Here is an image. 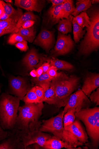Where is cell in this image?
I'll return each mask as SVG.
<instances>
[{"label": "cell", "instance_id": "obj_22", "mask_svg": "<svg viewBox=\"0 0 99 149\" xmlns=\"http://www.w3.org/2000/svg\"><path fill=\"white\" fill-rule=\"evenodd\" d=\"M50 66H53L58 70L69 71L73 70L74 68V67L72 65L64 61L52 58L50 59Z\"/></svg>", "mask_w": 99, "mask_h": 149}, {"label": "cell", "instance_id": "obj_41", "mask_svg": "<svg viewBox=\"0 0 99 149\" xmlns=\"http://www.w3.org/2000/svg\"><path fill=\"white\" fill-rule=\"evenodd\" d=\"M36 70L37 74V77H39L44 73L43 69L42 66L39 67Z\"/></svg>", "mask_w": 99, "mask_h": 149}, {"label": "cell", "instance_id": "obj_46", "mask_svg": "<svg viewBox=\"0 0 99 149\" xmlns=\"http://www.w3.org/2000/svg\"><path fill=\"white\" fill-rule=\"evenodd\" d=\"M92 4H98L99 3V0H92L91 1Z\"/></svg>", "mask_w": 99, "mask_h": 149}, {"label": "cell", "instance_id": "obj_25", "mask_svg": "<svg viewBox=\"0 0 99 149\" xmlns=\"http://www.w3.org/2000/svg\"><path fill=\"white\" fill-rule=\"evenodd\" d=\"M18 22L9 18L6 20H0V29L9 33L15 31Z\"/></svg>", "mask_w": 99, "mask_h": 149}, {"label": "cell", "instance_id": "obj_8", "mask_svg": "<svg viewBox=\"0 0 99 149\" xmlns=\"http://www.w3.org/2000/svg\"><path fill=\"white\" fill-rule=\"evenodd\" d=\"M91 102L82 89H80L71 95L68 102L64 107L63 111L64 114L72 109L75 110V113L83 108H89L90 107Z\"/></svg>", "mask_w": 99, "mask_h": 149}, {"label": "cell", "instance_id": "obj_39", "mask_svg": "<svg viewBox=\"0 0 99 149\" xmlns=\"http://www.w3.org/2000/svg\"><path fill=\"white\" fill-rule=\"evenodd\" d=\"M66 1V0H50L48 1L52 4V6L63 4Z\"/></svg>", "mask_w": 99, "mask_h": 149}, {"label": "cell", "instance_id": "obj_43", "mask_svg": "<svg viewBox=\"0 0 99 149\" xmlns=\"http://www.w3.org/2000/svg\"><path fill=\"white\" fill-rule=\"evenodd\" d=\"M30 74L33 78H35L37 77V74L36 70H32L30 72Z\"/></svg>", "mask_w": 99, "mask_h": 149}, {"label": "cell", "instance_id": "obj_42", "mask_svg": "<svg viewBox=\"0 0 99 149\" xmlns=\"http://www.w3.org/2000/svg\"><path fill=\"white\" fill-rule=\"evenodd\" d=\"M5 13L4 9L1 3V1H0V18L4 15Z\"/></svg>", "mask_w": 99, "mask_h": 149}, {"label": "cell", "instance_id": "obj_14", "mask_svg": "<svg viewBox=\"0 0 99 149\" xmlns=\"http://www.w3.org/2000/svg\"><path fill=\"white\" fill-rule=\"evenodd\" d=\"M45 1L40 0H15V5L28 11L40 12L44 7Z\"/></svg>", "mask_w": 99, "mask_h": 149}, {"label": "cell", "instance_id": "obj_19", "mask_svg": "<svg viewBox=\"0 0 99 149\" xmlns=\"http://www.w3.org/2000/svg\"><path fill=\"white\" fill-rule=\"evenodd\" d=\"M73 18V17L71 15L67 19H60L57 26L59 31L64 35L71 33Z\"/></svg>", "mask_w": 99, "mask_h": 149}, {"label": "cell", "instance_id": "obj_16", "mask_svg": "<svg viewBox=\"0 0 99 149\" xmlns=\"http://www.w3.org/2000/svg\"><path fill=\"white\" fill-rule=\"evenodd\" d=\"M63 4L51 7L48 10L46 15V21L48 25L53 26L58 23L60 20V18Z\"/></svg>", "mask_w": 99, "mask_h": 149}, {"label": "cell", "instance_id": "obj_48", "mask_svg": "<svg viewBox=\"0 0 99 149\" xmlns=\"http://www.w3.org/2000/svg\"><path fill=\"white\" fill-rule=\"evenodd\" d=\"M0 69H1V70L3 72V75H4V72H3V70H2V67H1V65H0Z\"/></svg>", "mask_w": 99, "mask_h": 149}, {"label": "cell", "instance_id": "obj_3", "mask_svg": "<svg viewBox=\"0 0 99 149\" xmlns=\"http://www.w3.org/2000/svg\"><path fill=\"white\" fill-rule=\"evenodd\" d=\"M87 11L90 23L80 45L79 52L88 56L99 48V10L97 7H91Z\"/></svg>", "mask_w": 99, "mask_h": 149}, {"label": "cell", "instance_id": "obj_27", "mask_svg": "<svg viewBox=\"0 0 99 149\" xmlns=\"http://www.w3.org/2000/svg\"><path fill=\"white\" fill-rule=\"evenodd\" d=\"M75 17L77 23L83 29L85 27L87 28L90 23L89 17L86 11L80 13Z\"/></svg>", "mask_w": 99, "mask_h": 149}, {"label": "cell", "instance_id": "obj_47", "mask_svg": "<svg viewBox=\"0 0 99 149\" xmlns=\"http://www.w3.org/2000/svg\"><path fill=\"white\" fill-rule=\"evenodd\" d=\"M5 2H6L7 3H9V4H13V2L12 0H5L4 1Z\"/></svg>", "mask_w": 99, "mask_h": 149}, {"label": "cell", "instance_id": "obj_4", "mask_svg": "<svg viewBox=\"0 0 99 149\" xmlns=\"http://www.w3.org/2000/svg\"><path fill=\"white\" fill-rule=\"evenodd\" d=\"M20 100L7 93L0 96V125L5 130L15 128Z\"/></svg>", "mask_w": 99, "mask_h": 149}, {"label": "cell", "instance_id": "obj_31", "mask_svg": "<svg viewBox=\"0 0 99 149\" xmlns=\"http://www.w3.org/2000/svg\"><path fill=\"white\" fill-rule=\"evenodd\" d=\"M39 56V55L37 51L34 48H33L27 53L24 58L23 60V63L26 66Z\"/></svg>", "mask_w": 99, "mask_h": 149}, {"label": "cell", "instance_id": "obj_34", "mask_svg": "<svg viewBox=\"0 0 99 149\" xmlns=\"http://www.w3.org/2000/svg\"><path fill=\"white\" fill-rule=\"evenodd\" d=\"M90 100L96 104V106L99 105V88H97L96 91H93L91 93L89 97Z\"/></svg>", "mask_w": 99, "mask_h": 149}, {"label": "cell", "instance_id": "obj_20", "mask_svg": "<svg viewBox=\"0 0 99 149\" xmlns=\"http://www.w3.org/2000/svg\"><path fill=\"white\" fill-rule=\"evenodd\" d=\"M75 9L73 1L72 0H66V1L63 4L60 15V19H68L70 15H72Z\"/></svg>", "mask_w": 99, "mask_h": 149}, {"label": "cell", "instance_id": "obj_38", "mask_svg": "<svg viewBox=\"0 0 99 149\" xmlns=\"http://www.w3.org/2000/svg\"><path fill=\"white\" fill-rule=\"evenodd\" d=\"M35 22V21L29 20L25 22L22 25L21 28L24 29L29 28L33 26Z\"/></svg>", "mask_w": 99, "mask_h": 149}, {"label": "cell", "instance_id": "obj_33", "mask_svg": "<svg viewBox=\"0 0 99 149\" xmlns=\"http://www.w3.org/2000/svg\"><path fill=\"white\" fill-rule=\"evenodd\" d=\"M35 93L39 102H43L45 94L44 90L42 88L38 86H35Z\"/></svg>", "mask_w": 99, "mask_h": 149}, {"label": "cell", "instance_id": "obj_21", "mask_svg": "<svg viewBox=\"0 0 99 149\" xmlns=\"http://www.w3.org/2000/svg\"><path fill=\"white\" fill-rule=\"evenodd\" d=\"M17 33L21 36L24 40L30 43L34 41L36 37V32L33 26L26 29L21 27Z\"/></svg>", "mask_w": 99, "mask_h": 149}, {"label": "cell", "instance_id": "obj_36", "mask_svg": "<svg viewBox=\"0 0 99 149\" xmlns=\"http://www.w3.org/2000/svg\"><path fill=\"white\" fill-rule=\"evenodd\" d=\"M17 48L22 51L26 52L29 49L27 42L25 40L18 42L15 45Z\"/></svg>", "mask_w": 99, "mask_h": 149}, {"label": "cell", "instance_id": "obj_45", "mask_svg": "<svg viewBox=\"0 0 99 149\" xmlns=\"http://www.w3.org/2000/svg\"><path fill=\"white\" fill-rule=\"evenodd\" d=\"M8 34V33L0 29V37Z\"/></svg>", "mask_w": 99, "mask_h": 149}, {"label": "cell", "instance_id": "obj_12", "mask_svg": "<svg viewBox=\"0 0 99 149\" xmlns=\"http://www.w3.org/2000/svg\"><path fill=\"white\" fill-rule=\"evenodd\" d=\"M0 149H24L21 132L14 128L9 131L8 137L0 142Z\"/></svg>", "mask_w": 99, "mask_h": 149}, {"label": "cell", "instance_id": "obj_26", "mask_svg": "<svg viewBox=\"0 0 99 149\" xmlns=\"http://www.w3.org/2000/svg\"><path fill=\"white\" fill-rule=\"evenodd\" d=\"M72 25L73 29L74 40L75 43L80 42V40L83 37V36L86 33V31L83 30L77 23L75 17H73Z\"/></svg>", "mask_w": 99, "mask_h": 149}, {"label": "cell", "instance_id": "obj_10", "mask_svg": "<svg viewBox=\"0 0 99 149\" xmlns=\"http://www.w3.org/2000/svg\"><path fill=\"white\" fill-rule=\"evenodd\" d=\"M10 92L23 100L27 93L32 87L30 83L24 78L11 77L9 80Z\"/></svg>", "mask_w": 99, "mask_h": 149}, {"label": "cell", "instance_id": "obj_6", "mask_svg": "<svg viewBox=\"0 0 99 149\" xmlns=\"http://www.w3.org/2000/svg\"><path fill=\"white\" fill-rule=\"evenodd\" d=\"M89 137L80 120L76 119L71 125L64 128L62 140L70 147L75 149L89 142Z\"/></svg>", "mask_w": 99, "mask_h": 149}, {"label": "cell", "instance_id": "obj_28", "mask_svg": "<svg viewBox=\"0 0 99 149\" xmlns=\"http://www.w3.org/2000/svg\"><path fill=\"white\" fill-rule=\"evenodd\" d=\"M23 100L26 104L40 103L35 93V86L28 91Z\"/></svg>", "mask_w": 99, "mask_h": 149}, {"label": "cell", "instance_id": "obj_15", "mask_svg": "<svg viewBox=\"0 0 99 149\" xmlns=\"http://www.w3.org/2000/svg\"><path fill=\"white\" fill-rule=\"evenodd\" d=\"M99 87V74L91 73L88 75L84 79L82 90L89 98L92 92Z\"/></svg>", "mask_w": 99, "mask_h": 149}, {"label": "cell", "instance_id": "obj_29", "mask_svg": "<svg viewBox=\"0 0 99 149\" xmlns=\"http://www.w3.org/2000/svg\"><path fill=\"white\" fill-rule=\"evenodd\" d=\"M75 114V110L72 109L69 110L64 114L63 118L64 128L71 125L74 123L76 119Z\"/></svg>", "mask_w": 99, "mask_h": 149}, {"label": "cell", "instance_id": "obj_23", "mask_svg": "<svg viewBox=\"0 0 99 149\" xmlns=\"http://www.w3.org/2000/svg\"><path fill=\"white\" fill-rule=\"evenodd\" d=\"M91 1L90 0H80L78 1L76 4V8L72 15L74 17L78 16L82 12L86 11L92 7Z\"/></svg>", "mask_w": 99, "mask_h": 149}, {"label": "cell", "instance_id": "obj_1", "mask_svg": "<svg viewBox=\"0 0 99 149\" xmlns=\"http://www.w3.org/2000/svg\"><path fill=\"white\" fill-rule=\"evenodd\" d=\"M44 107L43 102L25 104L19 107L15 128L24 135L39 129L42 124L39 119Z\"/></svg>", "mask_w": 99, "mask_h": 149}, {"label": "cell", "instance_id": "obj_37", "mask_svg": "<svg viewBox=\"0 0 99 149\" xmlns=\"http://www.w3.org/2000/svg\"><path fill=\"white\" fill-rule=\"evenodd\" d=\"M9 135V131L3 130L0 125V142L7 138Z\"/></svg>", "mask_w": 99, "mask_h": 149}, {"label": "cell", "instance_id": "obj_32", "mask_svg": "<svg viewBox=\"0 0 99 149\" xmlns=\"http://www.w3.org/2000/svg\"><path fill=\"white\" fill-rule=\"evenodd\" d=\"M24 40L23 38L17 33H12L7 41L8 44L14 45Z\"/></svg>", "mask_w": 99, "mask_h": 149}, {"label": "cell", "instance_id": "obj_7", "mask_svg": "<svg viewBox=\"0 0 99 149\" xmlns=\"http://www.w3.org/2000/svg\"><path fill=\"white\" fill-rule=\"evenodd\" d=\"M64 114L63 111L55 116L48 120H42L39 130L42 132L51 133L56 138L62 140L64 130L63 122Z\"/></svg>", "mask_w": 99, "mask_h": 149}, {"label": "cell", "instance_id": "obj_13", "mask_svg": "<svg viewBox=\"0 0 99 149\" xmlns=\"http://www.w3.org/2000/svg\"><path fill=\"white\" fill-rule=\"evenodd\" d=\"M55 43L54 33L46 30L43 29L35 39L34 44L38 46L48 53L53 47Z\"/></svg>", "mask_w": 99, "mask_h": 149}, {"label": "cell", "instance_id": "obj_40", "mask_svg": "<svg viewBox=\"0 0 99 149\" xmlns=\"http://www.w3.org/2000/svg\"><path fill=\"white\" fill-rule=\"evenodd\" d=\"M47 62L44 63L41 65L43 69L44 73H46L50 67V59H47Z\"/></svg>", "mask_w": 99, "mask_h": 149}, {"label": "cell", "instance_id": "obj_17", "mask_svg": "<svg viewBox=\"0 0 99 149\" xmlns=\"http://www.w3.org/2000/svg\"><path fill=\"white\" fill-rule=\"evenodd\" d=\"M52 80L53 79L46 73H43L38 77L33 78L31 81L36 86L43 88L45 92L50 87Z\"/></svg>", "mask_w": 99, "mask_h": 149}, {"label": "cell", "instance_id": "obj_30", "mask_svg": "<svg viewBox=\"0 0 99 149\" xmlns=\"http://www.w3.org/2000/svg\"><path fill=\"white\" fill-rule=\"evenodd\" d=\"M55 92L53 87H50L45 92L43 102H46L49 104L53 105L55 99Z\"/></svg>", "mask_w": 99, "mask_h": 149}, {"label": "cell", "instance_id": "obj_2", "mask_svg": "<svg viewBox=\"0 0 99 149\" xmlns=\"http://www.w3.org/2000/svg\"><path fill=\"white\" fill-rule=\"evenodd\" d=\"M80 81V78L75 75L68 76L63 72L59 73L51 84L55 92L53 105L58 108L65 107L73 93L78 88Z\"/></svg>", "mask_w": 99, "mask_h": 149}, {"label": "cell", "instance_id": "obj_11", "mask_svg": "<svg viewBox=\"0 0 99 149\" xmlns=\"http://www.w3.org/2000/svg\"><path fill=\"white\" fill-rule=\"evenodd\" d=\"M52 136L50 134L40 131L39 129L30 132L27 135L21 133V140L24 149L34 144H37L43 148L46 142Z\"/></svg>", "mask_w": 99, "mask_h": 149}, {"label": "cell", "instance_id": "obj_5", "mask_svg": "<svg viewBox=\"0 0 99 149\" xmlns=\"http://www.w3.org/2000/svg\"><path fill=\"white\" fill-rule=\"evenodd\" d=\"M76 118L86 126V132L91 140L85 144L91 149H98L99 145V107L83 108L75 113Z\"/></svg>", "mask_w": 99, "mask_h": 149}, {"label": "cell", "instance_id": "obj_18", "mask_svg": "<svg viewBox=\"0 0 99 149\" xmlns=\"http://www.w3.org/2000/svg\"><path fill=\"white\" fill-rule=\"evenodd\" d=\"M63 148L69 149V146L64 141L52 135L51 138L47 141L43 148L45 149H60Z\"/></svg>", "mask_w": 99, "mask_h": 149}, {"label": "cell", "instance_id": "obj_35", "mask_svg": "<svg viewBox=\"0 0 99 149\" xmlns=\"http://www.w3.org/2000/svg\"><path fill=\"white\" fill-rule=\"evenodd\" d=\"M58 70L55 67L53 66H50L46 73L53 79L57 76L59 74Z\"/></svg>", "mask_w": 99, "mask_h": 149}, {"label": "cell", "instance_id": "obj_9", "mask_svg": "<svg viewBox=\"0 0 99 149\" xmlns=\"http://www.w3.org/2000/svg\"><path fill=\"white\" fill-rule=\"evenodd\" d=\"M75 45V42L70 35L63 34L59 32L57 41L51 51V57L55 58L66 55L72 51Z\"/></svg>", "mask_w": 99, "mask_h": 149}, {"label": "cell", "instance_id": "obj_24", "mask_svg": "<svg viewBox=\"0 0 99 149\" xmlns=\"http://www.w3.org/2000/svg\"><path fill=\"white\" fill-rule=\"evenodd\" d=\"M37 18L38 17L33 12L28 11L25 12L18 22L15 29L12 33H17L23 24L26 21L29 20L35 21Z\"/></svg>", "mask_w": 99, "mask_h": 149}, {"label": "cell", "instance_id": "obj_44", "mask_svg": "<svg viewBox=\"0 0 99 149\" xmlns=\"http://www.w3.org/2000/svg\"><path fill=\"white\" fill-rule=\"evenodd\" d=\"M9 19V17L8 15L5 13L4 15L1 18H0V20L5 21Z\"/></svg>", "mask_w": 99, "mask_h": 149}]
</instances>
